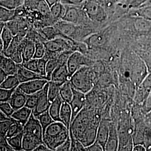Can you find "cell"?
Instances as JSON below:
<instances>
[{
	"mask_svg": "<svg viewBox=\"0 0 151 151\" xmlns=\"http://www.w3.org/2000/svg\"><path fill=\"white\" fill-rule=\"evenodd\" d=\"M70 136V130L61 122H54L47 128L44 143L51 151H56Z\"/></svg>",
	"mask_w": 151,
	"mask_h": 151,
	"instance_id": "1",
	"label": "cell"
},
{
	"mask_svg": "<svg viewBox=\"0 0 151 151\" xmlns=\"http://www.w3.org/2000/svg\"><path fill=\"white\" fill-rule=\"evenodd\" d=\"M22 141L29 145L37 147L44 143L43 128L38 118L33 113L24 126Z\"/></svg>",
	"mask_w": 151,
	"mask_h": 151,
	"instance_id": "2",
	"label": "cell"
},
{
	"mask_svg": "<svg viewBox=\"0 0 151 151\" xmlns=\"http://www.w3.org/2000/svg\"><path fill=\"white\" fill-rule=\"evenodd\" d=\"M101 0H86L82 5L88 19L93 22L103 23L108 19V14L101 4Z\"/></svg>",
	"mask_w": 151,
	"mask_h": 151,
	"instance_id": "3",
	"label": "cell"
},
{
	"mask_svg": "<svg viewBox=\"0 0 151 151\" xmlns=\"http://www.w3.org/2000/svg\"><path fill=\"white\" fill-rule=\"evenodd\" d=\"M70 83L77 90L85 93L91 90L93 83L88 66H83L71 76Z\"/></svg>",
	"mask_w": 151,
	"mask_h": 151,
	"instance_id": "4",
	"label": "cell"
},
{
	"mask_svg": "<svg viewBox=\"0 0 151 151\" xmlns=\"http://www.w3.org/2000/svg\"><path fill=\"white\" fill-rule=\"evenodd\" d=\"M148 73V70L145 62L136 53L130 71L132 80L136 86L140 85Z\"/></svg>",
	"mask_w": 151,
	"mask_h": 151,
	"instance_id": "5",
	"label": "cell"
},
{
	"mask_svg": "<svg viewBox=\"0 0 151 151\" xmlns=\"http://www.w3.org/2000/svg\"><path fill=\"white\" fill-rule=\"evenodd\" d=\"M66 10L62 20L80 25L88 18L82 9V5H65Z\"/></svg>",
	"mask_w": 151,
	"mask_h": 151,
	"instance_id": "6",
	"label": "cell"
},
{
	"mask_svg": "<svg viewBox=\"0 0 151 151\" xmlns=\"http://www.w3.org/2000/svg\"><path fill=\"white\" fill-rule=\"evenodd\" d=\"M91 61L79 51H75L70 54L67 62L68 69L71 76L81 67L89 66Z\"/></svg>",
	"mask_w": 151,
	"mask_h": 151,
	"instance_id": "7",
	"label": "cell"
},
{
	"mask_svg": "<svg viewBox=\"0 0 151 151\" xmlns=\"http://www.w3.org/2000/svg\"><path fill=\"white\" fill-rule=\"evenodd\" d=\"M24 6L27 11H37L45 19H53L50 14V7L45 0H24Z\"/></svg>",
	"mask_w": 151,
	"mask_h": 151,
	"instance_id": "8",
	"label": "cell"
},
{
	"mask_svg": "<svg viewBox=\"0 0 151 151\" xmlns=\"http://www.w3.org/2000/svg\"><path fill=\"white\" fill-rule=\"evenodd\" d=\"M49 82L46 84L43 88L39 91V96L38 104L35 108L33 110V115L37 118L39 115L48 111L51 103L49 100L48 91Z\"/></svg>",
	"mask_w": 151,
	"mask_h": 151,
	"instance_id": "9",
	"label": "cell"
},
{
	"mask_svg": "<svg viewBox=\"0 0 151 151\" xmlns=\"http://www.w3.org/2000/svg\"><path fill=\"white\" fill-rule=\"evenodd\" d=\"M49 81L46 79H37L21 83L17 88L27 95H31L42 90Z\"/></svg>",
	"mask_w": 151,
	"mask_h": 151,
	"instance_id": "10",
	"label": "cell"
},
{
	"mask_svg": "<svg viewBox=\"0 0 151 151\" xmlns=\"http://www.w3.org/2000/svg\"><path fill=\"white\" fill-rule=\"evenodd\" d=\"M85 93L78 90H77L73 88V96L71 101L69 103L72 111L71 124L77 117V116L78 115V114L80 113L82 109L85 105Z\"/></svg>",
	"mask_w": 151,
	"mask_h": 151,
	"instance_id": "11",
	"label": "cell"
},
{
	"mask_svg": "<svg viewBox=\"0 0 151 151\" xmlns=\"http://www.w3.org/2000/svg\"><path fill=\"white\" fill-rule=\"evenodd\" d=\"M16 75L18 77L20 83L37 79L47 80L46 77L39 75L38 73H36L35 72H33L26 68L22 63L18 64V70L16 73Z\"/></svg>",
	"mask_w": 151,
	"mask_h": 151,
	"instance_id": "12",
	"label": "cell"
},
{
	"mask_svg": "<svg viewBox=\"0 0 151 151\" xmlns=\"http://www.w3.org/2000/svg\"><path fill=\"white\" fill-rule=\"evenodd\" d=\"M133 27L135 32L140 35L151 34V20L141 17L133 16Z\"/></svg>",
	"mask_w": 151,
	"mask_h": 151,
	"instance_id": "13",
	"label": "cell"
},
{
	"mask_svg": "<svg viewBox=\"0 0 151 151\" xmlns=\"http://www.w3.org/2000/svg\"><path fill=\"white\" fill-rule=\"evenodd\" d=\"M71 75L68 69L67 63L60 64L53 72L50 81L64 83L70 80Z\"/></svg>",
	"mask_w": 151,
	"mask_h": 151,
	"instance_id": "14",
	"label": "cell"
},
{
	"mask_svg": "<svg viewBox=\"0 0 151 151\" xmlns=\"http://www.w3.org/2000/svg\"><path fill=\"white\" fill-rule=\"evenodd\" d=\"M119 138L118 131L113 123H110V131L105 151H118L119 150Z\"/></svg>",
	"mask_w": 151,
	"mask_h": 151,
	"instance_id": "15",
	"label": "cell"
},
{
	"mask_svg": "<svg viewBox=\"0 0 151 151\" xmlns=\"http://www.w3.org/2000/svg\"><path fill=\"white\" fill-rule=\"evenodd\" d=\"M110 131V123L107 121L102 120L98 127L96 140L100 144L105 151Z\"/></svg>",
	"mask_w": 151,
	"mask_h": 151,
	"instance_id": "16",
	"label": "cell"
},
{
	"mask_svg": "<svg viewBox=\"0 0 151 151\" xmlns=\"http://www.w3.org/2000/svg\"><path fill=\"white\" fill-rule=\"evenodd\" d=\"M0 68H2L8 75H16L18 70V64L9 57L1 53Z\"/></svg>",
	"mask_w": 151,
	"mask_h": 151,
	"instance_id": "17",
	"label": "cell"
},
{
	"mask_svg": "<svg viewBox=\"0 0 151 151\" xmlns=\"http://www.w3.org/2000/svg\"><path fill=\"white\" fill-rule=\"evenodd\" d=\"M27 96V95L22 92L17 87L9 102L16 110L25 106Z\"/></svg>",
	"mask_w": 151,
	"mask_h": 151,
	"instance_id": "18",
	"label": "cell"
},
{
	"mask_svg": "<svg viewBox=\"0 0 151 151\" xmlns=\"http://www.w3.org/2000/svg\"><path fill=\"white\" fill-rule=\"evenodd\" d=\"M32 111L33 110L25 106L19 109L16 110L11 117L23 125H25L32 115Z\"/></svg>",
	"mask_w": 151,
	"mask_h": 151,
	"instance_id": "19",
	"label": "cell"
},
{
	"mask_svg": "<svg viewBox=\"0 0 151 151\" xmlns=\"http://www.w3.org/2000/svg\"><path fill=\"white\" fill-rule=\"evenodd\" d=\"M72 109L70 104L63 101L60 113V118L61 122L66 126V127L70 129L72 118Z\"/></svg>",
	"mask_w": 151,
	"mask_h": 151,
	"instance_id": "20",
	"label": "cell"
},
{
	"mask_svg": "<svg viewBox=\"0 0 151 151\" xmlns=\"http://www.w3.org/2000/svg\"><path fill=\"white\" fill-rule=\"evenodd\" d=\"M63 102V101L60 95L50 104L49 112L55 122H61L60 118V113Z\"/></svg>",
	"mask_w": 151,
	"mask_h": 151,
	"instance_id": "21",
	"label": "cell"
},
{
	"mask_svg": "<svg viewBox=\"0 0 151 151\" xmlns=\"http://www.w3.org/2000/svg\"><path fill=\"white\" fill-rule=\"evenodd\" d=\"M35 50V43L32 40L25 39V43L22 50L23 62H27L34 58Z\"/></svg>",
	"mask_w": 151,
	"mask_h": 151,
	"instance_id": "22",
	"label": "cell"
},
{
	"mask_svg": "<svg viewBox=\"0 0 151 151\" xmlns=\"http://www.w3.org/2000/svg\"><path fill=\"white\" fill-rule=\"evenodd\" d=\"M60 95L63 101L70 103L73 96V88L70 81H67L62 83L60 88Z\"/></svg>",
	"mask_w": 151,
	"mask_h": 151,
	"instance_id": "23",
	"label": "cell"
},
{
	"mask_svg": "<svg viewBox=\"0 0 151 151\" xmlns=\"http://www.w3.org/2000/svg\"><path fill=\"white\" fill-rule=\"evenodd\" d=\"M130 15L132 17H141L151 20V5L146 4L138 8L133 9L130 11Z\"/></svg>",
	"mask_w": 151,
	"mask_h": 151,
	"instance_id": "24",
	"label": "cell"
},
{
	"mask_svg": "<svg viewBox=\"0 0 151 151\" xmlns=\"http://www.w3.org/2000/svg\"><path fill=\"white\" fill-rule=\"evenodd\" d=\"M65 6L61 2H59L50 7L51 15L57 22L62 19L65 15Z\"/></svg>",
	"mask_w": 151,
	"mask_h": 151,
	"instance_id": "25",
	"label": "cell"
},
{
	"mask_svg": "<svg viewBox=\"0 0 151 151\" xmlns=\"http://www.w3.org/2000/svg\"><path fill=\"white\" fill-rule=\"evenodd\" d=\"M62 83L54 82V81H49L48 94L49 100L50 103H52L55 98L60 95V88Z\"/></svg>",
	"mask_w": 151,
	"mask_h": 151,
	"instance_id": "26",
	"label": "cell"
},
{
	"mask_svg": "<svg viewBox=\"0 0 151 151\" xmlns=\"http://www.w3.org/2000/svg\"><path fill=\"white\" fill-rule=\"evenodd\" d=\"M20 83H21L16 75H11L8 76L5 80L0 84V88L6 89L16 88Z\"/></svg>",
	"mask_w": 151,
	"mask_h": 151,
	"instance_id": "27",
	"label": "cell"
},
{
	"mask_svg": "<svg viewBox=\"0 0 151 151\" xmlns=\"http://www.w3.org/2000/svg\"><path fill=\"white\" fill-rule=\"evenodd\" d=\"M0 38H1V40L2 42L4 44V50L2 52H3L4 51H5L9 48L13 39L14 38V35L10 31V30L5 26L4 28V29L2 30V31L1 32Z\"/></svg>",
	"mask_w": 151,
	"mask_h": 151,
	"instance_id": "28",
	"label": "cell"
},
{
	"mask_svg": "<svg viewBox=\"0 0 151 151\" xmlns=\"http://www.w3.org/2000/svg\"><path fill=\"white\" fill-rule=\"evenodd\" d=\"M23 131L18 134L10 138H6L8 143L14 151H22V150Z\"/></svg>",
	"mask_w": 151,
	"mask_h": 151,
	"instance_id": "29",
	"label": "cell"
},
{
	"mask_svg": "<svg viewBox=\"0 0 151 151\" xmlns=\"http://www.w3.org/2000/svg\"><path fill=\"white\" fill-rule=\"evenodd\" d=\"M16 17V10L9 9L2 6L0 7V20L1 22H10L13 19H15Z\"/></svg>",
	"mask_w": 151,
	"mask_h": 151,
	"instance_id": "30",
	"label": "cell"
},
{
	"mask_svg": "<svg viewBox=\"0 0 151 151\" xmlns=\"http://www.w3.org/2000/svg\"><path fill=\"white\" fill-rule=\"evenodd\" d=\"M42 34L45 38L49 40H52L55 38L62 36V34L60 30L54 27H47L42 30Z\"/></svg>",
	"mask_w": 151,
	"mask_h": 151,
	"instance_id": "31",
	"label": "cell"
},
{
	"mask_svg": "<svg viewBox=\"0 0 151 151\" xmlns=\"http://www.w3.org/2000/svg\"><path fill=\"white\" fill-rule=\"evenodd\" d=\"M37 118L39 120L40 123L42 125V127L43 128L44 136L47 128L50 124L53 123L55 121L52 118L51 115H50L49 110L39 115L37 117Z\"/></svg>",
	"mask_w": 151,
	"mask_h": 151,
	"instance_id": "32",
	"label": "cell"
},
{
	"mask_svg": "<svg viewBox=\"0 0 151 151\" xmlns=\"http://www.w3.org/2000/svg\"><path fill=\"white\" fill-rule=\"evenodd\" d=\"M58 55L56 57L48 60L46 67V77L49 81H50L51 76L54 70L60 64V60L58 58Z\"/></svg>",
	"mask_w": 151,
	"mask_h": 151,
	"instance_id": "33",
	"label": "cell"
},
{
	"mask_svg": "<svg viewBox=\"0 0 151 151\" xmlns=\"http://www.w3.org/2000/svg\"><path fill=\"white\" fill-rule=\"evenodd\" d=\"M1 6L11 10H16L24 4V0H1Z\"/></svg>",
	"mask_w": 151,
	"mask_h": 151,
	"instance_id": "34",
	"label": "cell"
},
{
	"mask_svg": "<svg viewBox=\"0 0 151 151\" xmlns=\"http://www.w3.org/2000/svg\"><path fill=\"white\" fill-rule=\"evenodd\" d=\"M105 39L101 34H96L91 35L87 39L88 44L91 46L97 47L105 43Z\"/></svg>",
	"mask_w": 151,
	"mask_h": 151,
	"instance_id": "35",
	"label": "cell"
},
{
	"mask_svg": "<svg viewBox=\"0 0 151 151\" xmlns=\"http://www.w3.org/2000/svg\"><path fill=\"white\" fill-rule=\"evenodd\" d=\"M24 126L22 124L20 123L17 121H15L12 124L6 134V138H10L13 136L18 134L23 131Z\"/></svg>",
	"mask_w": 151,
	"mask_h": 151,
	"instance_id": "36",
	"label": "cell"
},
{
	"mask_svg": "<svg viewBox=\"0 0 151 151\" xmlns=\"http://www.w3.org/2000/svg\"><path fill=\"white\" fill-rule=\"evenodd\" d=\"M137 54L139 55L142 60L145 62L147 68L148 72H151V53L146 50H139L137 52Z\"/></svg>",
	"mask_w": 151,
	"mask_h": 151,
	"instance_id": "37",
	"label": "cell"
},
{
	"mask_svg": "<svg viewBox=\"0 0 151 151\" xmlns=\"http://www.w3.org/2000/svg\"><path fill=\"white\" fill-rule=\"evenodd\" d=\"M39 91L31 95H27V100L25 104V106L34 110L37 104H38L39 96Z\"/></svg>",
	"mask_w": 151,
	"mask_h": 151,
	"instance_id": "38",
	"label": "cell"
},
{
	"mask_svg": "<svg viewBox=\"0 0 151 151\" xmlns=\"http://www.w3.org/2000/svg\"><path fill=\"white\" fill-rule=\"evenodd\" d=\"M47 49L44 45V43L38 42L35 43V50L34 58L40 59L43 58L46 53Z\"/></svg>",
	"mask_w": 151,
	"mask_h": 151,
	"instance_id": "39",
	"label": "cell"
},
{
	"mask_svg": "<svg viewBox=\"0 0 151 151\" xmlns=\"http://www.w3.org/2000/svg\"><path fill=\"white\" fill-rule=\"evenodd\" d=\"M16 120L13 119L11 117V119L5 121H2L0 123V135L2 137H6L7 132L9 129L11 125L13 124Z\"/></svg>",
	"mask_w": 151,
	"mask_h": 151,
	"instance_id": "40",
	"label": "cell"
},
{
	"mask_svg": "<svg viewBox=\"0 0 151 151\" xmlns=\"http://www.w3.org/2000/svg\"><path fill=\"white\" fill-rule=\"evenodd\" d=\"M143 145L146 151H151V128L150 126L146 127L145 129Z\"/></svg>",
	"mask_w": 151,
	"mask_h": 151,
	"instance_id": "41",
	"label": "cell"
},
{
	"mask_svg": "<svg viewBox=\"0 0 151 151\" xmlns=\"http://www.w3.org/2000/svg\"><path fill=\"white\" fill-rule=\"evenodd\" d=\"M16 88L6 89L3 88H0V101H9L11 99L13 93L16 90Z\"/></svg>",
	"mask_w": 151,
	"mask_h": 151,
	"instance_id": "42",
	"label": "cell"
},
{
	"mask_svg": "<svg viewBox=\"0 0 151 151\" xmlns=\"http://www.w3.org/2000/svg\"><path fill=\"white\" fill-rule=\"evenodd\" d=\"M0 110L9 117H11L15 111L9 101L1 102Z\"/></svg>",
	"mask_w": 151,
	"mask_h": 151,
	"instance_id": "43",
	"label": "cell"
},
{
	"mask_svg": "<svg viewBox=\"0 0 151 151\" xmlns=\"http://www.w3.org/2000/svg\"><path fill=\"white\" fill-rule=\"evenodd\" d=\"M22 64L26 68L38 73V59L32 58Z\"/></svg>",
	"mask_w": 151,
	"mask_h": 151,
	"instance_id": "44",
	"label": "cell"
},
{
	"mask_svg": "<svg viewBox=\"0 0 151 151\" xmlns=\"http://www.w3.org/2000/svg\"><path fill=\"white\" fill-rule=\"evenodd\" d=\"M48 60L45 57L38 59V73L46 78V67Z\"/></svg>",
	"mask_w": 151,
	"mask_h": 151,
	"instance_id": "45",
	"label": "cell"
},
{
	"mask_svg": "<svg viewBox=\"0 0 151 151\" xmlns=\"http://www.w3.org/2000/svg\"><path fill=\"white\" fill-rule=\"evenodd\" d=\"M147 91H151V72L148 73L145 79L143 80L139 86Z\"/></svg>",
	"mask_w": 151,
	"mask_h": 151,
	"instance_id": "46",
	"label": "cell"
},
{
	"mask_svg": "<svg viewBox=\"0 0 151 151\" xmlns=\"http://www.w3.org/2000/svg\"><path fill=\"white\" fill-rule=\"evenodd\" d=\"M9 57L16 62L17 64H21L23 62L22 52L20 49H17L13 53H12Z\"/></svg>",
	"mask_w": 151,
	"mask_h": 151,
	"instance_id": "47",
	"label": "cell"
},
{
	"mask_svg": "<svg viewBox=\"0 0 151 151\" xmlns=\"http://www.w3.org/2000/svg\"><path fill=\"white\" fill-rule=\"evenodd\" d=\"M126 1L130 8L133 9L145 5L148 0H126Z\"/></svg>",
	"mask_w": 151,
	"mask_h": 151,
	"instance_id": "48",
	"label": "cell"
},
{
	"mask_svg": "<svg viewBox=\"0 0 151 151\" xmlns=\"http://www.w3.org/2000/svg\"><path fill=\"white\" fill-rule=\"evenodd\" d=\"M71 145H72V142H71V139L70 136L68 138V139L65 140L61 146H60L58 148H57L56 151H70Z\"/></svg>",
	"mask_w": 151,
	"mask_h": 151,
	"instance_id": "49",
	"label": "cell"
},
{
	"mask_svg": "<svg viewBox=\"0 0 151 151\" xmlns=\"http://www.w3.org/2000/svg\"><path fill=\"white\" fill-rule=\"evenodd\" d=\"M85 151H103L104 150L102 146L95 140L92 145L85 147Z\"/></svg>",
	"mask_w": 151,
	"mask_h": 151,
	"instance_id": "50",
	"label": "cell"
},
{
	"mask_svg": "<svg viewBox=\"0 0 151 151\" xmlns=\"http://www.w3.org/2000/svg\"><path fill=\"white\" fill-rule=\"evenodd\" d=\"M86 0H60L65 5H82Z\"/></svg>",
	"mask_w": 151,
	"mask_h": 151,
	"instance_id": "51",
	"label": "cell"
},
{
	"mask_svg": "<svg viewBox=\"0 0 151 151\" xmlns=\"http://www.w3.org/2000/svg\"><path fill=\"white\" fill-rule=\"evenodd\" d=\"M143 109L146 113L151 110V91L145 101L143 104Z\"/></svg>",
	"mask_w": 151,
	"mask_h": 151,
	"instance_id": "52",
	"label": "cell"
},
{
	"mask_svg": "<svg viewBox=\"0 0 151 151\" xmlns=\"http://www.w3.org/2000/svg\"><path fill=\"white\" fill-rule=\"evenodd\" d=\"M51 151L48 146H47L45 143L40 144L34 150V151Z\"/></svg>",
	"mask_w": 151,
	"mask_h": 151,
	"instance_id": "53",
	"label": "cell"
},
{
	"mask_svg": "<svg viewBox=\"0 0 151 151\" xmlns=\"http://www.w3.org/2000/svg\"><path fill=\"white\" fill-rule=\"evenodd\" d=\"M133 151H146V148L145 146L142 144H138L133 146Z\"/></svg>",
	"mask_w": 151,
	"mask_h": 151,
	"instance_id": "54",
	"label": "cell"
},
{
	"mask_svg": "<svg viewBox=\"0 0 151 151\" xmlns=\"http://www.w3.org/2000/svg\"><path fill=\"white\" fill-rule=\"evenodd\" d=\"M8 76L9 75L4 70H3L2 68H0V83H1L2 82L5 81Z\"/></svg>",
	"mask_w": 151,
	"mask_h": 151,
	"instance_id": "55",
	"label": "cell"
},
{
	"mask_svg": "<svg viewBox=\"0 0 151 151\" xmlns=\"http://www.w3.org/2000/svg\"><path fill=\"white\" fill-rule=\"evenodd\" d=\"M11 119V117L8 116L6 114L3 113L2 111H0V122L5 121V120H10Z\"/></svg>",
	"mask_w": 151,
	"mask_h": 151,
	"instance_id": "56",
	"label": "cell"
},
{
	"mask_svg": "<svg viewBox=\"0 0 151 151\" xmlns=\"http://www.w3.org/2000/svg\"><path fill=\"white\" fill-rule=\"evenodd\" d=\"M46 2L48 4V5L50 7L54 5V4L60 2V0H45Z\"/></svg>",
	"mask_w": 151,
	"mask_h": 151,
	"instance_id": "57",
	"label": "cell"
},
{
	"mask_svg": "<svg viewBox=\"0 0 151 151\" xmlns=\"http://www.w3.org/2000/svg\"><path fill=\"white\" fill-rule=\"evenodd\" d=\"M146 121L148 122V125L151 124V110L146 113Z\"/></svg>",
	"mask_w": 151,
	"mask_h": 151,
	"instance_id": "58",
	"label": "cell"
},
{
	"mask_svg": "<svg viewBox=\"0 0 151 151\" xmlns=\"http://www.w3.org/2000/svg\"><path fill=\"white\" fill-rule=\"evenodd\" d=\"M146 4H150V5H151V0H148V1L146 2L145 5H146Z\"/></svg>",
	"mask_w": 151,
	"mask_h": 151,
	"instance_id": "59",
	"label": "cell"
},
{
	"mask_svg": "<svg viewBox=\"0 0 151 151\" xmlns=\"http://www.w3.org/2000/svg\"><path fill=\"white\" fill-rule=\"evenodd\" d=\"M149 126H150V127L151 128V124H149Z\"/></svg>",
	"mask_w": 151,
	"mask_h": 151,
	"instance_id": "60",
	"label": "cell"
}]
</instances>
